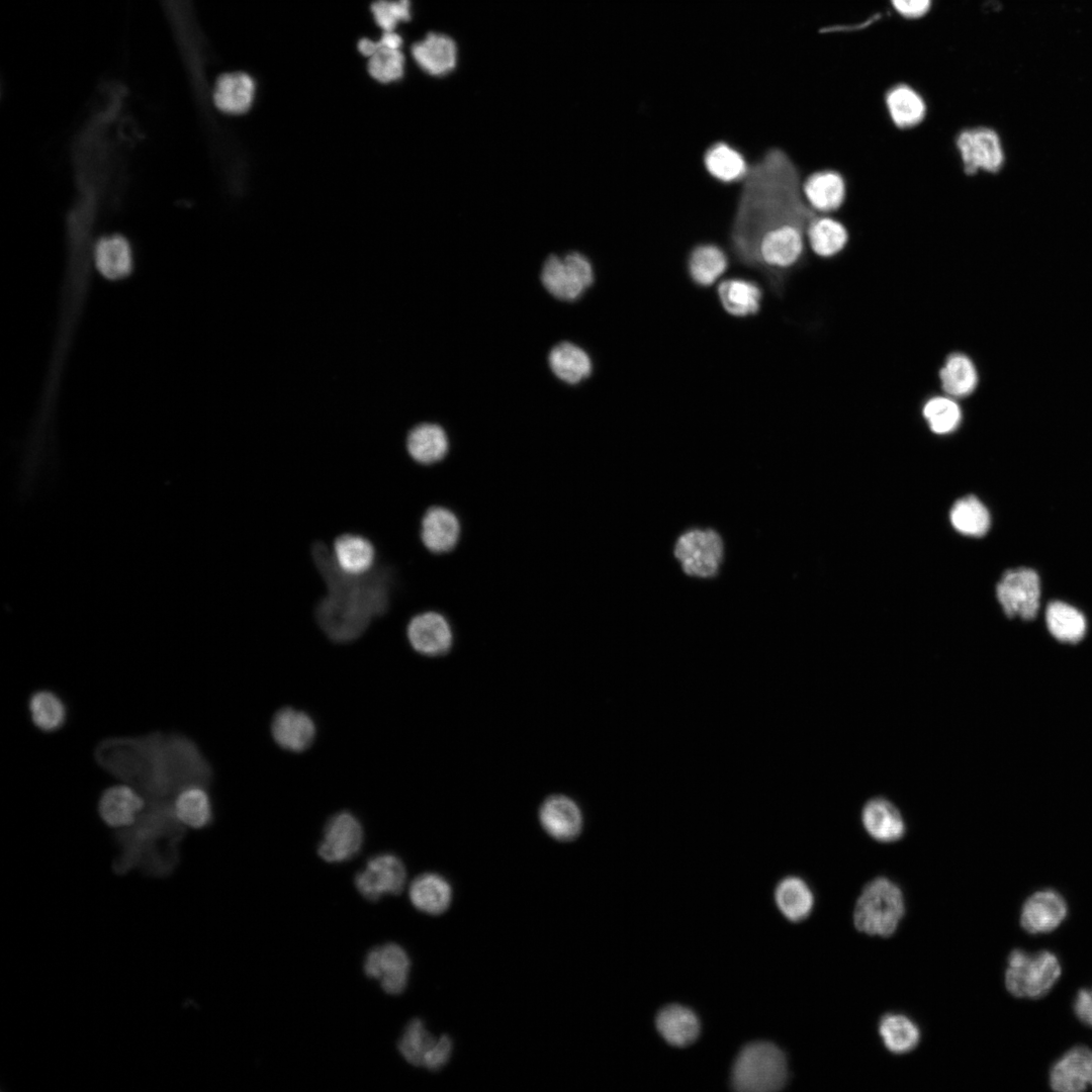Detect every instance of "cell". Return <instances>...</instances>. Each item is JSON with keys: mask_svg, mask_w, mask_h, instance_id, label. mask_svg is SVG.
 Wrapping results in <instances>:
<instances>
[{"mask_svg": "<svg viewBox=\"0 0 1092 1092\" xmlns=\"http://www.w3.org/2000/svg\"><path fill=\"white\" fill-rule=\"evenodd\" d=\"M905 912L903 894L890 879L877 877L862 889L853 911L856 929L869 935L891 936Z\"/></svg>", "mask_w": 1092, "mask_h": 1092, "instance_id": "cell-4", "label": "cell"}, {"mask_svg": "<svg viewBox=\"0 0 1092 1092\" xmlns=\"http://www.w3.org/2000/svg\"><path fill=\"white\" fill-rule=\"evenodd\" d=\"M1050 1086L1055 1091L1078 1092L1092 1087V1050L1075 1045L1051 1068Z\"/></svg>", "mask_w": 1092, "mask_h": 1092, "instance_id": "cell-17", "label": "cell"}, {"mask_svg": "<svg viewBox=\"0 0 1092 1092\" xmlns=\"http://www.w3.org/2000/svg\"><path fill=\"white\" fill-rule=\"evenodd\" d=\"M720 535L712 529H691L674 545V556L690 576L710 578L716 575L723 558Z\"/></svg>", "mask_w": 1092, "mask_h": 1092, "instance_id": "cell-7", "label": "cell"}, {"mask_svg": "<svg viewBox=\"0 0 1092 1092\" xmlns=\"http://www.w3.org/2000/svg\"><path fill=\"white\" fill-rule=\"evenodd\" d=\"M408 896L412 904L419 911L430 915H440L451 905L452 887L443 876L425 873L412 882Z\"/></svg>", "mask_w": 1092, "mask_h": 1092, "instance_id": "cell-24", "label": "cell"}, {"mask_svg": "<svg viewBox=\"0 0 1092 1092\" xmlns=\"http://www.w3.org/2000/svg\"><path fill=\"white\" fill-rule=\"evenodd\" d=\"M541 281L555 298L572 301L593 284L594 270L580 253L572 252L562 258L552 255L544 262Z\"/></svg>", "mask_w": 1092, "mask_h": 1092, "instance_id": "cell-8", "label": "cell"}, {"mask_svg": "<svg viewBox=\"0 0 1092 1092\" xmlns=\"http://www.w3.org/2000/svg\"><path fill=\"white\" fill-rule=\"evenodd\" d=\"M803 193L808 204L817 212L837 210L844 202L846 184L843 176L835 170L814 172L803 182Z\"/></svg>", "mask_w": 1092, "mask_h": 1092, "instance_id": "cell-22", "label": "cell"}, {"mask_svg": "<svg viewBox=\"0 0 1092 1092\" xmlns=\"http://www.w3.org/2000/svg\"><path fill=\"white\" fill-rule=\"evenodd\" d=\"M95 262L106 278L126 276L131 269V252L127 241L120 236L102 238L95 248Z\"/></svg>", "mask_w": 1092, "mask_h": 1092, "instance_id": "cell-36", "label": "cell"}, {"mask_svg": "<svg viewBox=\"0 0 1092 1092\" xmlns=\"http://www.w3.org/2000/svg\"><path fill=\"white\" fill-rule=\"evenodd\" d=\"M453 1043L448 1035H441L436 1039L431 1051L427 1055L424 1068L431 1071H437L443 1068L450 1060L452 1054Z\"/></svg>", "mask_w": 1092, "mask_h": 1092, "instance_id": "cell-47", "label": "cell"}, {"mask_svg": "<svg viewBox=\"0 0 1092 1092\" xmlns=\"http://www.w3.org/2000/svg\"><path fill=\"white\" fill-rule=\"evenodd\" d=\"M885 100L891 120L900 129L913 128L925 117L926 104L922 96L908 85L892 87Z\"/></svg>", "mask_w": 1092, "mask_h": 1092, "instance_id": "cell-29", "label": "cell"}, {"mask_svg": "<svg viewBox=\"0 0 1092 1092\" xmlns=\"http://www.w3.org/2000/svg\"><path fill=\"white\" fill-rule=\"evenodd\" d=\"M404 70V57L399 49L380 48L368 61V72L375 80L388 83L400 79Z\"/></svg>", "mask_w": 1092, "mask_h": 1092, "instance_id": "cell-45", "label": "cell"}, {"mask_svg": "<svg viewBox=\"0 0 1092 1092\" xmlns=\"http://www.w3.org/2000/svg\"><path fill=\"white\" fill-rule=\"evenodd\" d=\"M28 711L33 726L42 733H54L62 729L68 718L65 702L56 693L40 690L31 694Z\"/></svg>", "mask_w": 1092, "mask_h": 1092, "instance_id": "cell-33", "label": "cell"}, {"mask_svg": "<svg viewBox=\"0 0 1092 1092\" xmlns=\"http://www.w3.org/2000/svg\"><path fill=\"white\" fill-rule=\"evenodd\" d=\"M898 13L907 18L923 16L930 7L931 0H891Z\"/></svg>", "mask_w": 1092, "mask_h": 1092, "instance_id": "cell-49", "label": "cell"}, {"mask_svg": "<svg viewBox=\"0 0 1092 1092\" xmlns=\"http://www.w3.org/2000/svg\"><path fill=\"white\" fill-rule=\"evenodd\" d=\"M879 1032L885 1046L898 1055L913 1051L920 1040L918 1026L902 1014L889 1013L883 1016Z\"/></svg>", "mask_w": 1092, "mask_h": 1092, "instance_id": "cell-40", "label": "cell"}, {"mask_svg": "<svg viewBox=\"0 0 1092 1092\" xmlns=\"http://www.w3.org/2000/svg\"><path fill=\"white\" fill-rule=\"evenodd\" d=\"M807 239L816 255L829 258L844 249L848 242V232L837 219L817 215L808 226Z\"/></svg>", "mask_w": 1092, "mask_h": 1092, "instance_id": "cell-35", "label": "cell"}, {"mask_svg": "<svg viewBox=\"0 0 1092 1092\" xmlns=\"http://www.w3.org/2000/svg\"><path fill=\"white\" fill-rule=\"evenodd\" d=\"M817 212L808 204L800 171L779 148L748 167L730 230L733 253L757 269L775 289L805 255V239Z\"/></svg>", "mask_w": 1092, "mask_h": 1092, "instance_id": "cell-2", "label": "cell"}, {"mask_svg": "<svg viewBox=\"0 0 1092 1092\" xmlns=\"http://www.w3.org/2000/svg\"><path fill=\"white\" fill-rule=\"evenodd\" d=\"M412 55L423 71L433 76H443L455 68L457 48L449 36L429 33L412 47Z\"/></svg>", "mask_w": 1092, "mask_h": 1092, "instance_id": "cell-23", "label": "cell"}, {"mask_svg": "<svg viewBox=\"0 0 1092 1092\" xmlns=\"http://www.w3.org/2000/svg\"><path fill=\"white\" fill-rule=\"evenodd\" d=\"M1049 631L1058 640L1076 643L1085 634L1084 616L1075 608L1062 602L1051 603L1045 612Z\"/></svg>", "mask_w": 1092, "mask_h": 1092, "instance_id": "cell-42", "label": "cell"}, {"mask_svg": "<svg viewBox=\"0 0 1092 1092\" xmlns=\"http://www.w3.org/2000/svg\"><path fill=\"white\" fill-rule=\"evenodd\" d=\"M775 899L784 916L793 922L807 918L814 905L810 887L796 876L786 877L778 884Z\"/></svg>", "mask_w": 1092, "mask_h": 1092, "instance_id": "cell-31", "label": "cell"}, {"mask_svg": "<svg viewBox=\"0 0 1092 1092\" xmlns=\"http://www.w3.org/2000/svg\"><path fill=\"white\" fill-rule=\"evenodd\" d=\"M402 38L394 31H384L381 37L377 40H371L369 38H363L358 42L359 52L365 57H371L380 48H392L400 49Z\"/></svg>", "mask_w": 1092, "mask_h": 1092, "instance_id": "cell-48", "label": "cell"}, {"mask_svg": "<svg viewBox=\"0 0 1092 1092\" xmlns=\"http://www.w3.org/2000/svg\"><path fill=\"white\" fill-rule=\"evenodd\" d=\"M704 163L711 176L723 183L744 179L749 167L739 151L723 142L713 144L706 151Z\"/></svg>", "mask_w": 1092, "mask_h": 1092, "instance_id": "cell-34", "label": "cell"}, {"mask_svg": "<svg viewBox=\"0 0 1092 1092\" xmlns=\"http://www.w3.org/2000/svg\"><path fill=\"white\" fill-rule=\"evenodd\" d=\"M311 557L327 585L326 596L315 607L318 626L336 643L354 641L387 610L394 583L392 568L382 565L362 575L348 574L322 542L312 545Z\"/></svg>", "mask_w": 1092, "mask_h": 1092, "instance_id": "cell-3", "label": "cell"}, {"mask_svg": "<svg viewBox=\"0 0 1092 1092\" xmlns=\"http://www.w3.org/2000/svg\"><path fill=\"white\" fill-rule=\"evenodd\" d=\"M728 260L724 251L713 244L695 247L688 260L689 274L697 285H712L727 269Z\"/></svg>", "mask_w": 1092, "mask_h": 1092, "instance_id": "cell-37", "label": "cell"}, {"mask_svg": "<svg viewBox=\"0 0 1092 1092\" xmlns=\"http://www.w3.org/2000/svg\"><path fill=\"white\" fill-rule=\"evenodd\" d=\"M93 755L100 767L145 801L135 822L112 834L117 848L113 869L119 874L135 868L152 876L169 875L179 863L186 836L177 816L178 797L191 787L209 788V761L190 737L160 731L104 738Z\"/></svg>", "mask_w": 1092, "mask_h": 1092, "instance_id": "cell-1", "label": "cell"}, {"mask_svg": "<svg viewBox=\"0 0 1092 1092\" xmlns=\"http://www.w3.org/2000/svg\"><path fill=\"white\" fill-rule=\"evenodd\" d=\"M939 378L943 390L951 397L967 396L978 384V372L974 363L968 356L960 353L946 358Z\"/></svg>", "mask_w": 1092, "mask_h": 1092, "instance_id": "cell-38", "label": "cell"}, {"mask_svg": "<svg viewBox=\"0 0 1092 1092\" xmlns=\"http://www.w3.org/2000/svg\"><path fill=\"white\" fill-rule=\"evenodd\" d=\"M460 531L457 516L444 507L430 508L421 522L422 542L428 550L437 554L452 550L459 541Z\"/></svg>", "mask_w": 1092, "mask_h": 1092, "instance_id": "cell-21", "label": "cell"}, {"mask_svg": "<svg viewBox=\"0 0 1092 1092\" xmlns=\"http://www.w3.org/2000/svg\"><path fill=\"white\" fill-rule=\"evenodd\" d=\"M255 83L243 72L226 73L218 77L213 88V102L222 112L239 114L246 112L254 99Z\"/></svg>", "mask_w": 1092, "mask_h": 1092, "instance_id": "cell-25", "label": "cell"}, {"mask_svg": "<svg viewBox=\"0 0 1092 1092\" xmlns=\"http://www.w3.org/2000/svg\"><path fill=\"white\" fill-rule=\"evenodd\" d=\"M332 554L339 568L351 575L371 571L375 559L372 543L361 535L350 533L335 540Z\"/></svg>", "mask_w": 1092, "mask_h": 1092, "instance_id": "cell-28", "label": "cell"}, {"mask_svg": "<svg viewBox=\"0 0 1092 1092\" xmlns=\"http://www.w3.org/2000/svg\"><path fill=\"white\" fill-rule=\"evenodd\" d=\"M180 822L190 828L202 829L213 819L212 805L206 788L191 787L184 790L176 803Z\"/></svg>", "mask_w": 1092, "mask_h": 1092, "instance_id": "cell-41", "label": "cell"}, {"mask_svg": "<svg viewBox=\"0 0 1092 1092\" xmlns=\"http://www.w3.org/2000/svg\"><path fill=\"white\" fill-rule=\"evenodd\" d=\"M923 417L933 433L945 435L958 429L962 422V411L953 397L935 396L924 404Z\"/></svg>", "mask_w": 1092, "mask_h": 1092, "instance_id": "cell-43", "label": "cell"}, {"mask_svg": "<svg viewBox=\"0 0 1092 1092\" xmlns=\"http://www.w3.org/2000/svg\"><path fill=\"white\" fill-rule=\"evenodd\" d=\"M949 520L961 534L981 537L990 528V515L982 502L974 495L958 499L950 509Z\"/></svg>", "mask_w": 1092, "mask_h": 1092, "instance_id": "cell-39", "label": "cell"}, {"mask_svg": "<svg viewBox=\"0 0 1092 1092\" xmlns=\"http://www.w3.org/2000/svg\"><path fill=\"white\" fill-rule=\"evenodd\" d=\"M956 147L967 175H974L979 171L997 173L1003 167V146L999 134L993 128H965L958 133Z\"/></svg>", "mask_w": 1092, "mask_h": 1092, "instance_id": "cell-9", "label": "cell"}, {"mask_svg": "<svg viewBox=\"0 0 1092 1092\" xmlns=\"http://www.w3.org/2000/svg\"><path fill=\"white\" fill-rule=\"evenodd\" d=\"M1074 1012L1085 1025L1092 1027V989H1080L1074 1002Z\"/></svg>", "mask_w": 1092, "mask_h": 1092, "instance_id": "cell-50", "label": "cell"}, {"mask_svg": "<svg viewBox=\"0 0 1092 1092\" xmlns=\"http://www.w3.org/2000/svg\"><path fill=\"white\" fill-rule=\"evenodd\" d=\"M656 1027L661 1036L675 1046L693 1043L700 1033V1022L695 1012L677 1004L667 1005L658 1012Z\"/></svg>", "mask_w": 1092, "mask_h": 1092, "instance_id": "cell-27", "label": "cell"}, {"mask_svg": "<svg viewBox=\"0 0 1092 1092\" xmlns=\"http://www.w3.org/2000/svg\"><path fill=\"white\" fill-rule=\"evenodd\" d=\"M717 293L722 307L732 316H751L760 309L762 291L754 281L726 279L718 285Z\"/></svg>", "mask_w": 1092, "mask_h": 1092, "instance_id": "cell-26", "label": "cell"}, {"mask_svg": "<svg viewBox=\"0 0 1092 1092\" xmlns=\"http://www.w3.org/2000/svg\"><path fill=\"white\" fill-rule=\"evenodd\" d=\"M860 821L868 835L878 842H896L906 833V822L900 809L882 796L866 801L860 811Z\"/></svg>", "mask_w": 1092, "mask_h": 1092, "instance_id": "cell-16", "label": "cell"}, {"mask_svg": "<svg viewBox=\"0 0 1092 1092\" xmlns=\"http://www.w3.org/2000/svg\"><path fill=\"white\" fill-rule=\"evenodd\" d=\"M271 732L279 746L289 751L300 752L312 743L315 726L306 713L292 708H283L274 715Z\"/></svg>", "mask_w": 1092, "mask_h": 1092, "instance_id": "cell-20", "label": "cell"}, {"mask_svg": "<svg viewBox=\"0 0 1092 1092\" xmlns=\"http://www.w3.org/2000/svg\"><path fill=\"white\" fill-rule=\"evenodd\" d=\"M405 880L406 872L400 858L390 853H381L371 857L365 868L356 875L355 886L364 898L377 901L387 894H399Z\"/></svg>", "mask_w": 1092, "mask_h": 1092, "instance_id": "cell-11", "label": "cell"}, {"mask_svg": "<svg viewBox=\"0 0 1092 1092\" xmlns=\"http://www.w3.org/2000/svg\"><path fill=\"white\" fill-rule=\"evenodd\" d=\"M410 969L407 953L395 943L374 947L368 952L364 963L365 974L377 980L382 989L390 995L400 994L405 989Z\"/></svg>", "mask_w": 1092, "mask_h": 1092, "instance_id": "cell-12", "label": "cell"}, {"mask_svg": "<svg viewBox=\"0 0 1092 1092\" xmlns=\"http://www.w3.org/2000/svg\"><path fill=\"white\" fill-rule=\"evenodd\" d=\"M1007 964L1005 986L1016 998L1043 997L1061 975L1058 958L1045 949L1028 953L1015 948L1009 953Z\"/></svg>", "mask_w": 1092, "mask_h": 1092, "instance_id": "cell-6", "label": "cell"}, {"mask_svg": "<svg viewBox=\"0 0 1092 1092\" xmlns=\"http://www.w3.org/2000/svg\"><path fill=\"white\" fill-rule=\"evenodd\" d=\"M363 842V829L358 819L349 812H340L330 818L318 845V854L329 862H342L354 857Z\"/></svg>", "mask_w": 1092, "mask_h": 1092, "instance_id": "cell-13", "label": "cell"}, {"mask_svg": "<svg viewBox=\"0 0 1092 1092\" xmlns=\"http://www.w3.org/2000/svg\"><path fill=\"white\" fill-rule=\"evenodd\" d=\"M1067 912V903L1058 891H1036L1022 905L1020 925L1030 934L1051 932L1066 918Z\"/></svg>", "mask_w": 1092, "mask_h": 1092, "instance_id": "cell-14", "label": "cell"}, {"mask_svg": "<svg viewBox=\"0 0 1092 1092\" xmlns=\"http://www.w3.org/2000/svg\"><path fill=\"white\" fill-rule=\"evenodd\" d=\"M996 595L1007 617L1032 620L1039 609V577L1029 568L1007 570L996 586Z\"/></svg>", "mask_w": 1092, "mask_h": 1092, "instance_id": "cell-10", "label": "cell"}, {"mask_svg": "<svg viewBox=\"0 0 1092 1092\" xmlns=\"http://www.w3.org/2000/svg\"><path fill=\"white\" fill-rule=\"evenodd\" d=\"M406 635L411 646L417 652L428 656L445 654L453 642L449 622L437 612H425L412 618Z\"/></svg>", "mask_w": 1092, "mask_h": 1092, "instance_id": "cell-15", "label": "cell"}, {"mask_svg": "<svg viewBox=\"0 0 1092 1092\" xmlns=\"http://www.w3.org/2000/svg\"><path fill=\"white\" fill-rule=\"evenodd\" d=\"M423 1020H411L398 1041V1051L411 1065L423 1067L425 1059L436 1041Z\"/></svg>", "mask_w": 1092, "mask_h": 1092, "instance_id": "cell-44", "label": "cell"}, {"mask_svg": "<svg viewBox=\"0 0 1092 1092\" xmlns=\"http://www.w3.org/2000/svg\"><path fill=\"white\" fill-rule=\"evenodd\" d=\"M144 807L143 797L128 785L105 789L98 801L100 818L106 825L116 829L132 825Z\"/></svg>", "mask_w": 1092, "mask_h": 1092, "instance_id": "cell-19", "label": "cell"}, {"mask_svg": "<svg viewBox=\"0 0 1092 1092\" xmlns=\"http://www.w3.org/2000/svg\"><path fill=\"white\" fill-rule=\"evenodd\" d=\"M548 362L556 377L569 384H576L587 378L593 368L588 354L569 342L554 346L549 353Z\"/></svg>", "mask_w": 1092, "mask_h": 1092, "instance_id": "cell-30", "label": "cell"}, {"mask_svg": "<svg viewBox=\"0 0 1092 1092\" xmlns=\"http://www.w3.org/2000/svg\"><path fill=\"white\" fill-rule=\"evenodd\" d=\"M374 20L384 31H393L400 21L411 18L410 0H377L371 6Z\"/></svg>", "mask_w": 1092, "mask_h": 1092, "instance_id": "cell-46", "label": "cell"}, {"mask_svg": "<svg viewBox=\"0 0 1092 1092\" xmlns=\"http://www.w3.org/2000/svg\"><path fill=\"white\" fill-rule=\"evenodd\" d=\"M787 1078L784 1053L774 1043L755 1041L745 1045L737 1056L731 1083L738 1091L771 1092L782 1089Z\"/></svg>", "mask_w": 1092, "mask_h": 1092, "instance_id": "cell-5", "label": "cell"}, {"mask_svg": "<svg viewBox=\"0 0 1092 1092\" xmlns=\"http://www.w3.org/2000/svg\"><path fill=\"white\" fill-rule=\"evenodd\" d=\"M448 438L442 427L421 424L407 435L406 449L411 457L422 464L435 463L448 451Z\"/></svg>", "mask_w": 1092, "mask_h": 1092, "instance_id": "cell-32", "label": "cell"}, {"mask_svg": "<svg viewBox=\"0 0 1092 1092\" xmlns=\"http://www.w3.org/2000/svg\"><path fill=\"white\" fill-rule=\"evenodd\" d=\"M543 829L554 839L570 841L579 835L583 818L578 805L563 795L547 798L539 809Z\"/></svg>", "mask_w": 1092, "mask_h": 1092, "instance_id": "cell-18", "label": "cell"}]
</instances>
